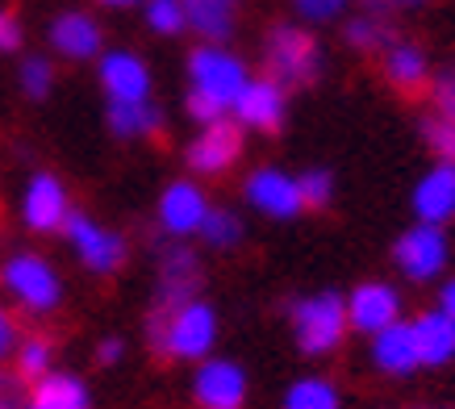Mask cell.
Returning <instances> with one entry per match:
<instances>
[{
	"label": "cell",
	"instance_id": "6da1fadb",
	"mask_svg": "<svg viewBox=\"0 0 455 409\" xmlns=\"http://www.w3.org/2000/svg\"><path fill=\"white\" fill-rule=\"evenodd\" d=\"M218 339V314L205 301H184L172 314H151V347L176 359H205Z\"/></svg>",
	"mask_w": 455,
	"mask_h": 409
},
{
	"label": "cell",
	"instance_id": "7a4b0ae2",
	"mask_svg": "<svg viewBox=\"0 0 455 409\" xmlns=\"http://www.w3.org/2000/svg\"><path fill=\"white\" fill-rule=\"evenodd\" d=\"M292 330H297V347L305 355H326L334 351L347 334V301L334 293H317L292 305Z\"/></svg>",
	"mask_w": 455,
	"mask_h": 409
},
{
	"label": "cell",
	"instance_id": "3957f363",
	"mask_svg": "<svg viewBox=\"0 0 455 409\" xmlns=\"http://www.w3.org/2000/svg\"><path fill=\"white\" fill-rule=\"evenodd\" d=\"M188 76H193V92H205L218 100L221 109H235L238 92L247 88V68L221 46H201L188 55Z\"/></svg>",
	"mask_w": 455,
	"mask_h": 409
},
{
	"label": "cell",
	"instance_id": "277c9868",
	"mask_svg": "<svg viewBox=\"0 0 455 409\" xmlns=\"http://www.w3.org/2000/svg\"><path fill=\"white\" fill-rule=\"evenodd\" d=\"M317 42L297 26H276L267 38V71L280 88H301L317 76Z\"/></svg>",
	"mask_w": 455,
	"mask_h": 409
},
{
	"label": "cell",
	"instance_id": "5b68a950",
	"mask_svg": "<svg viewBox=\"0 0 455 409\" xmlns=\"http://www.w3.org/2000/svg\"><path fill=\"white\" fill-rule=\"evenodd\" d=\"M0 285L9 288L26 309L34 314H46V309H55L59 297H63V285H59L55 268L42 260V255H13V260L4 263V272H0Z\"/></svg>",
	"mask_w": 455,
	"mask_h": 409
},
{
	"label": "cell",
	"instance_id": "8992f818",
	"mask_svg": "<svg viewBox=\"0 0 455 409\" xmlns=\"http://www.w3.org/2000/svg\"><path fill=\"white\" fill-rule=\"evenodd\" d=\"M63 230H68L71 246H76V255L84 260V268H88V272L105 276V272H113V268H122V260H125L122 234L105 230V226H97V221L84 218V213H68Z\"/></svg>",
	"mask_w": 455,
	"mask_h": 409
},
{
	"label": "cell",
	"instance_id": "52a82bcc",
	"mask_svg": "<svg viewBox=\"0 0 455 409\" xmlns=\"http://www.w3.org/2000/svg\"><path fill=\"white\" fill-rule=\"evenodd\" d=\"M393 255H397V268L410 280H435L447 268V238H443L439 226H414L397 238Z\"/></svg>",
	"mask_w": 455,
	"mask_h": 409
},
{
	"label": "cell",
	"instance_id": "ba28073f",
	"mask_svg": "<svg viewBox=\"0 0 455 409\" xmlns=\"http://www.w3.org/2000/svg\"><path fill=\"white\" fill-rule=\"evenodd\" d=\"M193 397L201 409H243V401H247V376L230 359H205L196 368Z\"/></svg>",
	"mask_w": 455,
	"mask_h": 409
},
{
	"label": "cell",
	"instance_id": "9c48e42d",
	"mask_svg": "<svg viewBox=\"0 0 455 409\" xmlns=\"http://www.w3.org/2000/svg\"><path fill=\"white\" fill-rule=\"evenodd\" d=\"M243 155V125L238 122H213L205 125V134H196V142L188 147V167L201 176H218Z\"/></svg>",
	"mask_w": 455,
	"mask_h": 409
},
{
	"label": "cell",
	"instance_id": "30bf717a",
	"mask_svg": "<svg viewBox=\"0 0 455 409\" xmlns=\"http://www.w3.org/2000/svg\"><path fill=\"white\" fill-rule=\"evenodd\" d=\"M71 213V201H68V188L59 184L55 176H34L26 188V201H21V218H26L29 230H63V221H68Z\"/></svg>",
	"mask_w": 455,
	"mask_h": 409
},
{
	"label": "cell",
	"instance_id": "8fae6325",
	"mask_svg": "<svg viewBox=\"0 0 455 409\" xmlns=\"http://www.w3.org/2000/svg\"><path fill=\"white\" fill-rule=\"evenodd\" d=\"M401 314V297L388 285H359L347 297V326H355L359 334H380L385 326H393Z\"/></svg>",
	"mask_w": 455,
	"mask_h": 409
},
{
	"label": "cell",
	"instance_id": "7c38bea8",
	"mask_svg": "<svg viewBox=\"0 0 455 409\" xmlns=\"http://www.w3.org/2000/svg\"><path fill=\"white\" fill-rule=\"evenodd\" d=\"M247 201L267 218H292L305 209L297 180L276 172V167H259L255 176H247Z\"/></svg>",
	"mask_w": 455,
	"mask_h": 409
},
{
	"label": "cell",
	"instance_id": "4fadbf2b",
	"mask_svg": "<svg viewBox=\"0 0 455 409\" xmlns=\"http://www.w3.org/2000/svg\"><path fill=\"white\" fill-rule=\"evenodd\" d=\"M196 285H201V272H196L193 251L167 246L164 272H159V301H155V314H172V309H180L184 301H196Z\"/></svg>",
	"mask_w": 455,
	"mask_h": 409
},
{
	"label": "cell",
	"instance_id": "5bb4252c",
	"mask_svg": "<svg viewBox=\"0 0 455 409\" xmlns=\"http://www.w3.org/2000/svg\"><path fill=\"white\" fill-rule=\"evenodd\" d=\"M235 117L238 125H251V130H263V134L280 130V122H284V88L276 80H247V88L235 100Z\"/></svg>",
	"mask_w": 455,
	"mask_h": 409
},
{
	"label": "cell",
	"instance_id": "9a60e30c",
	"mask_svg": "<svg viewBox=\"0 0 455 409\" xmlns=\"http://www.w3.org/2000/svg\"><path fill=\"white\" fill-rule=\"evenodd\" d=\"M205 213H209V201L193 180H176V184L164 192V201H159V221H164V230L176 234V238L201 230Z\"/></svg>",
	"mask_w": 455,
	"mask_h": 409
},
{
	"label": "cell",
	"instance_id": "2e32d148",
	"mask_svg": "<svg viewBox=\"0 0 455 409\" xmlns=\"http://www.w3.org/2000/svg\"><path fill=\"white\" fill-rule=\"evenodd\" d=\"M100 84L113 100H147L151 92V71L142 63L139 55L130 51H109L100 59Z\"/></svg>",
	"mask_w": 455,
	"mask_h": 409
},
{
	"label": "cell",
	"instance_id": "e0dca14e",
	"mask_svg": "<svg viewBox=\"0 0 455 409\" xmlns=\"http://www.w3.org/2000/svg\"><path fill=\"white\" fill-rule=\"evenodd\" d=\"M372 359L376 368L388 376H410L418 364V342H414V326L410 322H393L380 334H372Z\"/></svg>",
	"mask_w": 455,
	"mask_h": 409
},
{
	"label": "cell",
	"instance_id": "ac0fdd59",
	"mask_svg": "<svg viewBox=\"0 0 455 409\" xmlns=\"http://www.w3.org/2000/svg\"><path fill=\"white\" fill-rule=\"evenodd\" d=\"M414 209L422 226H443L447 218H455V164H439L435 172H427V180L414 188Z\"/></svg>",
	"mask_w": 455,
	"mask_h": 409
},
{
	"label": "cell",
	"instance_id": "d6986e66",
	"mask_svg": "<svg viewBox=\"0 0 455 409\" xmlns=\"http://www.w3.org/2000/svg\"><path fill=\"white\" fill-rule=\"evenodd\" d=\"M51 46L63 59H92L100 55V26L88 13H63L51 26Z\"/></svg>",
	"mask_w": 455,
	"mask_h": 409
},
{
	"label": "cell",
	"instance_id": "ffe728a7",
	"mask_svg": "<svg viewBox=\"0 0 455 409\" xmlns=\"http://www.w3.org/2000/svg\"><path fill=\"white\" fill-rule=\"evenodd\" d=\"M414 326V342H418V364H427V368H439L447 359H455V322L443 309L435 314H422Z\"/></svg>",
	"mask_w": 455,
	"mask_h": 409
},
{
	"label": "cell",
	"instance_id": "44dd1931",
	"mask_svg": "<svg viewBox=\"0 0 455 409\" xmlns=\"http://www.w3.org/2000/svg\"><path fill=\"white\" fill-rule=\"evenodd\" d=\"M26 409H88V389L76 376L46 372L42 381H34V393H29Z\"/></svg>",
	"mask_w": 455,
	"mask_h": 409
},
{
	"label": "cell",
	"instance_id": "7402d4cb",
	"mask_svg": "<svg viewBox=\"0 0 455 409\" xmlns=\"http://www.w3.org/2000/svg\"><path fill=\"white\" fill-rule=\"evenodd\" d=\"M159 125H164V113L151 100H109V130L117 138L155 134Z\"/></svg>",
	"mask_w": 455,
	"mask_h": 409
},
{
	"label": "cell",
	"instance_id": "603a6c76",
	"mask_svg": "<svg viewBox=\"0 0 455 409\" xmlns=\"http://www.w3.org/2000/svg\"><path fill=\"white\" fill-rule=\"evenodd\" d=\"M184 17L196 34H205L209 42H221L235 29V0H180Z\"/></svg>",
	"mask_w": 455,
	"mask_h": 409
},
{
	"label": "cell",
	"instance_id": "cb8c5ba5",
	"mask_svg": "<svg viewBox=\"0 0 455 409\" xmlns=\"http://www.w3.org/2000/svg\"><path fill=\"white\" fill-rule=\"evenodd\" d=\"M385 76L397 84V88L414 92V88H422V80H427V55H422L418 46L393 42L385 51Z\"/></svg>",
	"mask_w": 455,
	"mask_h": 409
},
{
	"label": "cell",
	"instance_id": "d4e9b609",
	"mask_svg": "<svg viewBox=\"0 0 455 409\" xmlns=\"http://www.w3.org/2000/svg\"><path fill=\"white\" fill-rule=\"evenodd\" d=\"M284 409H339V389L331 381H317V376L297 381L284 393Z\"/></svg>",
	"mask_w": 455,
	"mask_h": 409
},
{
	"label": "cell",
	"instance_id": "484cf974",
	"mask_svg": "<svg viewBox=\"0 0 455 409\" xmlns=\"http://www.w3.org/2000/svg\"><path fill=\"white\" fill-rule=\"evenodd\" d=\"M196 234H201L209 246H235L238 238H243V221H238L230 209H209Z\"/></svg>",
	"mask_w": 455,
	"mask_h": 409
},
{
	"label": "cell",
	"instance_id": "4316f807",
	"mask_svg": "<svg viewBox=\"0 0 455 409\" xmlns=\"http://www.w3.org/2000/svg\"><path fill=\"white\" fill-rule=\"evenodd\" d=\"M422 134H427V147L439 155V164H455V117L435 113V117H427Z\"/></svg>",
	"mask_w": 455,
	"mask_h": 409
},
{
	"label": "cell",
	"instance_id": "83f0119b",
	"mask_svg": "<svg viewBox=\"0 0 455 409\" xmlns=\"http://www.w3.org/2000/svg\"><path fill=\"white\" fill-rule=\"evenodd\" d=\"M51 372V347L42 339H26L17 347V376L21 381H42Z\"/></svg>",
	"mask_w": 455,
	"mask_h": 409
},
{
	"label": "cell",
	"instance_id": "f1b7e54d",
	"mask_svg": "<svg viewBox=\"0 0 455 409\" xmlns=\"http://www.w3.org/2000/svg\"><path fill=\"white\" fill-rule=\"evenodd\" d=\"M147 26H151L155 34H180V29L188 26L184 4H180V0H147Z\"/></svg>",
	"mask_w": 455,
	"mask_h": 409
},
{
	"label": "cell",
	"instance_id": "f546056e",
	"mask_svg": "<svg viewBox=\"0 0 455 409\" xmlns=\"http://www.w3.org/2000/svg\"><path fill=\"white\" fill-rule=\"evenodd\" d=\"M347 42L359 46V51H376V46H385L388 42V29L380 17H355L351 26H347Z\"/></svg>",
	"mask_w": 455,
	"mask_h": 409
},
{
	"label": "cell",
	"instance_id": "4dcf8cb0",
	"mask_svg": "<svg viewBox=\"0 0 455 409\" xmlns=\"http://www.w3.org/2000/svg\"><path fill=\"white\" fill-rule=\"evenodd\" d=\"M297 188H301L305 209H326V204H331V192H334V180L326 176V172H305V176L297 180Z\"/></svg>",
	"mask_w": 455,
	"mask_h": 409
},
{
	"label": "cell",
	"instance_id": "1f68e13d",
	"mask_svg": "<svg viewBox=\"0 0 455 409\" xmlns=\"http://www.w3.org/2000/svg\"><path fill=\"white\" fill-rule=\"evenodd\" d=\"M21 92L29 100H42V96L51 92V63L46 59H26L21 63Z\"/></svg>",
	"mask_w": 455,
	"mask_h": 409
},
{
	"label": "cell",
	"instance_id": "d6a6232c",
	"mask_svg": "<svg viewBox=\"0 0 455 409\" xmlns=\"http://www.w3.org/2000/svg\"><path fill=\"white\" fill-rule=\"evenodd\" d=\"M292 4H297V13L305 21H331L347 9V0H292Z\"/></svg>",
	"mask_w": 455,
	"mask_h": 409
},
{
	"label": "cell",
	"instance_id": "836d02e7",
	"mask_svg": "<svg viewBox=\"0 0 455 409\" xmlns=\"http://www.w3.org/2000/svg\"><path fill=\"white\" fill-rule=\"evenodd\" d=\"M188 117H196L201 125H213L226 117V109H221L218 100H209L205 92H188Z\"/></svg>",
	"mask_w": 455,
	"mask_h": 409
},
{
	"label": "cell",
	"instance_id": "e575fe53",
	"mask_svg": "<svg viewBox=\"0 0 455 409\" xmlns=\"http://www.w3.org/2000/svg\"><path fill=\"white\" fill-rule=\"evenodd\" d=\"M435 105H439L443 117H455V71H447V76L435 84Z\"/></svg>",
	"mask_w": 455,
	"mask_h": 409
},
{
	"label": "cell",
	"instance_id": "d590c367",
	"mask_svg": "<svg viewBox=\"0 0 455 409\" xmlns=\"http://www.w3.org/2000/svg\"><path fill=\"white\" fill-rule=\"evenodd\" d=\"M0 409H26L21 405V376L0 372Z\"/></svg>",
	"mask_w": 455,
	"mask_h": 409
},
{
	"label": "cell",
	"instance_id": "8d00e7d4",
	"mask_svg": "<svg viewBox=\"0 0 455 409\" xmlns=\"http://www.w3.org/2000/svg\"><path fill=\"white\" fill-rule=\"evenodd\" d=\"M21 46V29L9 13H0V51H17Z\"/></svg>",
	"mask_w": 455,
	"mask_h": 409
},
{
	"label": "cell",
	"instance_id": "74e56055",
	"mask_svg": "<svg viewBox=\"0 0 455 409\" xmlns=\"http://www.w3.org/2000/svg\"><path fill=\"white\" fill-rule=\"evenodd\" d=\"M13 342H17V330H13V322H9V314L0 309V359L13 351Z\"/></svg>",
	"mask_w": 455,
	"mask_h": 409
},
{
	"label": "cell",
	"instance_id": "f35d334b",
	"mask_svg": "<svg viewBox=\"0 0 455 409\" xmlns=\"http://www.w3.org/2000/svg\"><path fill=\"white\" fill-rule=\"evenodd\" d=\"M439 309L455 322V280H447V285H443V293H439Z\"/></svg>",
	"mask_w": 455,
	"mask_h": 409
},
{
	"label": "cell",
	"instance_id": "ab89813d",
	"mask_svg": "<svg viewBox=\"0 0 455 409\" xmlns=\"http://www.w3.org/2000/svg\"><path fill=\"white\" fill-rule=\"evenodd\" d=\"M97 355H100V364H117V359H122V342H117V339H105Z\"/></svg>",
	"mask_w": 455,
	"mask_h": 409
},
{
	"label": "cell",
	"instance_id": "60d3db41",
	"mask_svg": "<svg viewBox=\"0 0 455 409\" xmlns=\"http://www.w3.org/2000/svg\"><path fill=\"white\" fill-rule=\"evenodd\" d=\"M385 4H418V0H368V9H385Z\"/></svg>",
	"mask_w": 455,
	"mask_h": 409
},
{
	"label": "cell",
	"instance_id": "b9f144b4",
	"mask_svg": "<svg viewBox=\"0 0 455 409\" xmlns=\"http://www.w3.org/2000/svg\"><path fill=\"white\" fill-rule=\"evenodd\" d=\"M105 4H117V9H122V4H134V0H105Z\"/></svg>",
	"mask_w": 455,
	"mask_h": 409
}]
</instances>
